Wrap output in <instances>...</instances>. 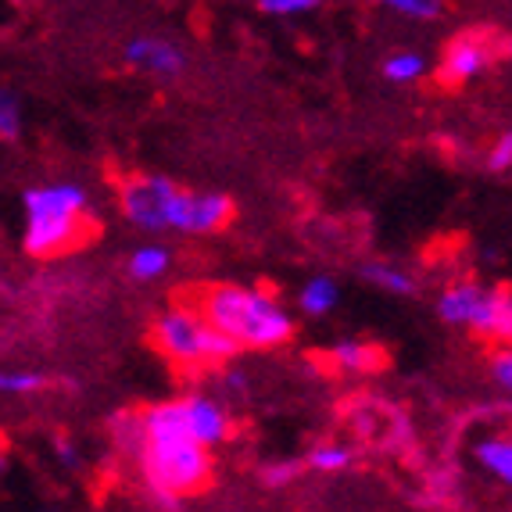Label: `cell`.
<instances>
[{
    "instance_id": "1",
    "label": "cell",
    "mask_w": 512,
    "mask_h": 512,
    "mask_svg": "<svg viewBox=\"0 0 512 512\" xmlns=\"http://www.w3.org/2000/svg\"><path fill=\"white\" fill-rule=\"evenodd\" d=\"M133 455L151 495H169L183 502L212 484V452L190 441L180 402H158L140 412V444Z\"/></svg>"
},
{
    "instance_id": "2",
    "label": "cell",
    "mask_w": 512,
    "mask_h": 512,
    "mask_svg": "<svg viewBox=\"0 0 512 512\" xmlns=\"http://www.w3.org/2000/svg\"><path fill=\"white\" fill-rule=\"evenodd\" d=\"M194 312L205 319L212 330L222 337H230L240 351L244 348H280L291 341L294 319L291 312L265 291H251V287H205L197 294Z\"/></svg>"
},
{
    "instance_id": "3",
    "label": "cell",
    "mask_w": 512,
    "mask_h": 512,
    "mask_svg": "<svg viewBox=\"0 0 512 512\" xmlns=\"http://www.w3.org/2000/svg\"><path fill=\"white\" fill-rule=\"evenodd\" d=\"M26 233L22 244L33 258H58L76 251L79 244L94 237V212L90 197L79 183H43L29 187L26 197Z\"/></svg>"
},
{
    "instance_id": "4",
    "label": "cell",
    "mask_w": 512,
    "mask_h": 512,
    "mask_svg": "<svg viewBox=\"0 0 512 512\" xmlns=\"http://www.w3.org/2000/svg\"><path fill=\"white\" fill-rule=\"evenodd\" d=\"M151 344L162 351L165 359L176 362L183 369H212L226 366L240 355V348L222 337L219 330L197 316L194 305H172L169 312L154 319L151 326Z\"/></svg>"
},
{
    "instance_id": "5",
    "label": "cell",
    "mask_w": 512,
    "mask_h": 512,
    "mask_svg": "<svg viewBox=\"0 0 512 512\" xmlns=\"http://www.w3.org/2000/svg\"><path fill=\"white\" fill-rule=\"evenodd\" d=\"M183 201H187V190L176 187L165 176H129V180L119 183L122 215L147 233H180Z\"/></svg>"
},
{
    "instance_id": "6",
    "label": "cell",
    "mask_w": 512,
    "mask_h": 512,
    "mask_svg": "<svg viewBox=\"0 0 512 512\" xmlns=\"http://www.w3.org/2000/svg\"><path fill=\"white\" fill-rule=\"evenodd\" d=\"M495 40L487 33H459L441 58V83L444 86H466L495 65Z\"/></svg>"
},
{
    "instance_id": "7",
    "label": "cell",
    "mask_w": 512,
    "mask_h": 512,
    "mask_svg": "<svg viewBox=\"0 0 512 512\" xmlns=\"http://www.w3.org/2000/svg\"><path fill=\"white\" fill-rule=\"evenodd\" d=\"M180 405H183V423H187L190 441L201 444L205 452H212V448H219V444H226L233 437L230 412L222 409L215 398H208V394H190Z\"/></svg>"
},
{
    "instance_id": "8",
    "label": "cell",
    "mask_w": 512,
    "mask_h": 512,
    "mask_svg": "<svg viewBox=\"0 0 512 512\" xmlns=\"http://www.w3.org/2000/svg\"><path fill=\"white\" fill-rule=\"evenodd\" d=\"M122 58H126L129 69L147 72V76H180L187 58L172 40L165 36H137L122 47Z\"/></svg>"
},
{
    "instance_id": "9",
    "label": "cell",
    "mask_w": 512,
    "mask_h": 512,
    "mask_svg": "<svg viewBox=\"0 0 512 512\" xmlns=\"http://www.w3.org/2000/svg\"><path fill=\"white\" fill-rule=\"evenodd\" d=\"M233 201L226 194H197V190H187V201H183V215H180V233H219L222 226H230L233 219Z\"/></svg>"
},
{
    "instance_id": "10",
    "label": "cell",
    "mask_w": 512,
    "mask_h": 512,
    "mask_svg": "<svg viewBox=\"0 0 512 512\" xmlns=\"http://www.w3.org/2000/svg\"><path fill=\"white\" fill-rule=\"evenodd\" d=\"M470 326L477 337H484V341H509L512 333V298L505 287H495V291H484L477 301V308H473L470 316Z\"/></svg>"
},
{
    "instance_id": "11",
    "label": "cell",
    "mask_w": 512,
    "mask_h": 512,
    "mask_svg": "<svg viewBox=\"0 0 512 512\" xmlns=\"http://www.w3.org/2000/svg\"><path fill=\"white\" fill-rule=\"evenodd\" d=\"M480 294H484V287H477V283H470V280L452 283V287L437 298V312H441L444 323L466 326V323H470V316H473V308H477Z\"/></svg>"
},
{
    "instance_id": "12",
    "label": "cell",
    "mask_w": 512,
    "mask_h": 512,
    "mask_svg": "<svg viewBox=\"0 0 512 512\" xmlns=\"http://www.w3.org/2000/svg\"><path fill=\"white\" fill-rule=\"evenodd\" d=\"M330 362L341 373H376V369H384V351L366 341H341L333 344Z\"/></svg>"
},
{
    "instance_id": "13",
    "label": "cell",
    "mask_w": 512,
    "mask_h": 512,
    "mask_svg": "<svg viewBox=\"0 0 512 512\" xmlns=\"http://www.w3.org/2000/svg\"><path fill=\"white\" fill-rule=\"evenodd\" d=\"M473 455H477V462L495 480L512 484V441L509 437H484V441H477Z\"/></svg>"
},
{
    "instance_id": "14",
    "label": "cell",
    "mask_w": 512,
    "mask_h": 512,
    "mask_svg": "<svg viewBox=\"0 0 512 512\" xmlns=\"http://www.w3.org/2000/svg\"><path fill=\"white\" fill-rule=\"evenodd\" d=\"M341 291H337V280L333 276H312V280L301 287L298 294V305L305 308L308 316H326L333 305H337Z\"/></svg>"
},
{
    "instance_id": "15",
    "label": "cell",
    "mask_w": 512,
    "mask_h": 512,
    "mask_svg": "<svg viewBox=\"0 0 512 512\" xmlns=\"http://www.w3.org/2000/svg\"><path fill=\"white\" fill-rule=\"evenodd\" d=\"M351 459H355V452H351L348 444L323 441L305 455V466L308 470H319V473H341L351 466Z\"/></svg>"
},
{
    "instance_id": "16",
    "label": "cell",
    "mask_w": 512,
    "mask_h": 512,
    "mask_svg": "<svg viewBox=\"0 0 512 512\" xmlns=\"http://www.w3.org/2000/svg\"><path fill=\"white\" fill-rule=\"evenodd\" d=\"M169 269V251L162 244H144L129 255V276L133 280H158Z\"/></svg>"
},
{
    "instance_id": "17",
    "label": "cell",
    "mask_w": 512,
    "mask_h": 512,
    "mask_svg": "<svg viewBox=\"0 0 512 512\" xmlns=\"http://www.w3.org/2000/svg\"><path fill=\"white\" fill-rule=\"evenodd\" d=\"M362 280L376 283L380 291H391V294H412L416 291V283H412L409 273H402V269H394V265H384V262H366L359 269Z\"/></svg>"
},
{
    "instance_id": "18",
    "label": "cell",
    "mask_w": 512,
    "mask_h": 512,
    "mask_svg": "<svg viewBox=\"0 0 512 512\" xmlns=\"http://www.w3.org/2000/svg\"><path fill=\"white\" fill-rule=\"evenodd\" d=\"M423 76H427V58L419 51H394L384 61V79L391 83H419Z\"/></svg>"
},
{
    "instance_id": "19",
    "label": "cell",
    "mask_w": 512,
    "mask_h": 512,
    "mask_svg": "<svg viewBox=\"0 0 512 512\" xmlns=\"http://www.w3.org/2000/svg\"><path fill=\"white\" fill-rule=\"evenodd\" d=\"M47 387V376L33 369H8L0 373V394H36Z\"/></svg>"
},
{
    "instance_id": "20",
    "label": "cell",
    "mask_w": 512,
    "mask_h": 512,
    "mask_svg": "<svg viewBox=\"0 0 512 512\" xmlns=\"http://www.w3.org/2000/svg\"><path fill=\"white\" fill-rule=\"evenodd\" d=\"M22 133V104L15 90H0V140H18Z\"/></svg>"
},
{
    "instance_id": "21",
    "label": "cell",
    "mask_w": 512,
    "mask_h": 512,
    "mask_svg": "<svg viewBox=\"0 0 512 512\" xmlns=\"http://www.w3.org/2000/svg\"><path fill=\"white\" fill-rule=\"evenodd\" d=\"M111 430H115V441L133 455L137 452V444H140V412H122V416H115Z\"/></svg>"
},
{
    "instance_id": "22",
    "label": "cell",
    "mask_w": 512,
    "mask_h": 512,
    "mask_svg": "<svg viewBox=\"0 0 512 512\" xmlns=\"http://www.w3.org/2000/svg\"><path fill=\"white\" fill-rule=\"evenodd\" d=\"M258 11H262V15H276V18H294V15L316 11V0H262Z\"/></svg>"
},
{
    "instance_id": "23",
    "label": "cell",
    "mask_w": 512,
    "mask_h": 512,
    "mask_svg": "<svg viewBox=\"0 0 512 512\" xmlns=\"http://www.w3.org/2000/svg\"><path fill=\"white\" fill-rule=\"evenodd\" d=\"M387 8L398 11V15H405V18H437V15H444V4H437V0H391Z\"/></svg>"
},
{
    "instance_id": "24",
    "label": "cell",
    "mask_w": 512,
    "mask_h": 512,
    "mask_svg": "<svg viewBox=\"0 0 512 512\" xmlns=\"http://www.w3.org/2000/svg\"><path fill=\"white\" fill-rule=\"evenodd\" d=\"M298 473H301V462H294V459L269 462V466H262V484L283 487V484H291V480L298 477Z\"/></svg>"
},
{
    "instance_id": "25",
    "label": "cell",
    "mask_w": 512,
    "mask_h": 512,
    "mask_svg": "<svg viewBox=\"0 0 512 512\" xmlns=\"http://www.w3.org/2000/svg\"><path fill=\"white\" fill-rule=\"evenodd\" d=\"M509 165H512V137H509V133H502V137L495 140V147L487 151V169L505 172Z\"/></svg>"
},
{
    "instance_id": "26",
    "label": "cell",
    "mask_w": 512,
    "mask_h": 512,
    "mask_svg": "<svg viewBox=\"0 0 512 512\" xmlns=\"http://www.w3.org/2000/svg\"><path fill=\"white\" fill-rule=\"evenodd\" d=\"M487 366H491V376H495V384L502 387V391H509L512 387V355L509 351H495L491 359H487Z\"/></svg>"
},
{
    "instance_id": "27",
    "label": "cell",
    "mask_w": 512,
    "mask_h": 512,
    "mask_svg": "<svg viewBox=\"0 0 512 512\" xmlns=\"http://www.w3.org/2000/svg\"><path fill=\"white\" fill-rule=\"evenodd\" d=\"M54 448H58V459L65 462V466H72V470H76V466H79L76 444H72L69 437H58V441H54Z\"/></svg>"
},
{
    "instance_id": "28",
    "label": "cell",
    "mask_w": 512,
    "mask_h": 512,
    "mask_svg": "<svg viewBox=\"0 0 512 512\" xmlns=\"http://www.w3.org/2000/svg\"><path fill=\"white\" fill-rule=\"evenodd\" d=\"M222 384H226V391H230V394H237V398H244V391H248V376L240 373V369H230V373H226V380H222Z\"/></svg>"
},
{
    "instance_id": "29",
    "label": "cell",
    "mask_w": 512,
    "mask_h": 512,
    "mask_svg": "<svg viewBox=\"0 0 512 512\" xmlns=\"http://www.w3.org/2000/svg\"><path fill=\"white\" fill-rule=\"evenodd\" d=\"M8 448H4V444H0V477H4V473H8Z\"/></svg>"
}]
</instances>
